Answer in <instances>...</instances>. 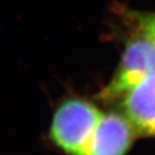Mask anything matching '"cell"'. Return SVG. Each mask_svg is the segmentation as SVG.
<instances>
[{
    "label": "cell",
    "instance_id": "6da1fadb",
    "mask_svg": "<svg viewBox=\"0 0 155 155\" xmlns=\"http://www.w3.org/2000/svg\"><path fill=\"white\" fill-rule=\"evenodd\" d=\"M101 115V112L86 100H65L52 119V141L68 155H85Z\"/></svg>",
    "mask_w": 155,
    "mask_h": 155
},
{
    "label": "cell",
    "instance_id": "7a4b0ae2",
    "mask_svg": "<svg viewBox=\"0 0 155 155\" xmlns=\"http://www.w3.org/2000/svg\"><path fill=\"white\" fill-rule=\"evenodd\" d=\"M155 72V46L144 36L128 42L119 69L101 93L104 100L125 96L149 74Z\"/></svg>",
    "mask_w": 155,
    "mask_h": 155
},
{
    "label": "cell",
    "instance_id": "3957f363",
    "mask_svg": "<svg viewBox=\"0 0 155 155\" xmlns=\"http://www.w3.org/2000/svg\"><path fill=\"white\" fill-rule=\"evenodd\" d=\"M133 126L117 113L102 114L85 155H125L133 141Z\"/></svg>",
    "mask_w": 155,
    "mask_h": 155
},
{
    "label": "cell",
    "instance_id": "277c9868",
    "mask_svg": "<svg viewBox=\"0 0 155 155\" xmlns=\"http://www.w3.org/2000/svg\"><path fill=\"white\" fill-rule=\"evenodd\" d=\"M123 109L134 128L143 136H155V72L124 96Z\"/></svg>",
    "mask_w": 155,
    "mask_h": 155
},
{
    "label": "cell",
    "instance_id": "5b68a950",
    "mask_svg": "<svg viewBox=\"0 0 155 155\" xmlns=\"http://www.w3.org/2000/svg\"><path fill=\"white\" fill-rule=\"evenodd\" d=\"M139 26L141 35L152 42L155 46V14L142 17Z\"/></svg>",
    "mask_w": 155,
    "mask_h": 155
}]
</instances>
